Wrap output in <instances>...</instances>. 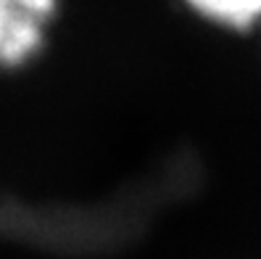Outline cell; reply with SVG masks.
<instances>
[{"mask_svg":"<svg viewBox=\"0 0 261 259\" xmlns=\"http://www.w3.org/2000/svg\"><path fill=\"white\" fill-rule=\"evenodd\" d=\"M58 0H0V72L21 69L45 51Z\"/></svg>","mask_w":261,"mask_h":259,"instance_id":"6da1fadb","label":"cell"},{"mask_svg":"<svg viewBox=\"0 0 261 259\" xmlns=\"http://www.w3.org/2000/svg\"><path fill=\"white\" fill-rule=\"evenodd\" d=\"M182 3L201 19L235 32H248L261 24V0H182Z\"/></svg>","mask_w":261,"mask_h":259,"instance_id":"7a4b0ae2","label":"cell"}]
</instances>
